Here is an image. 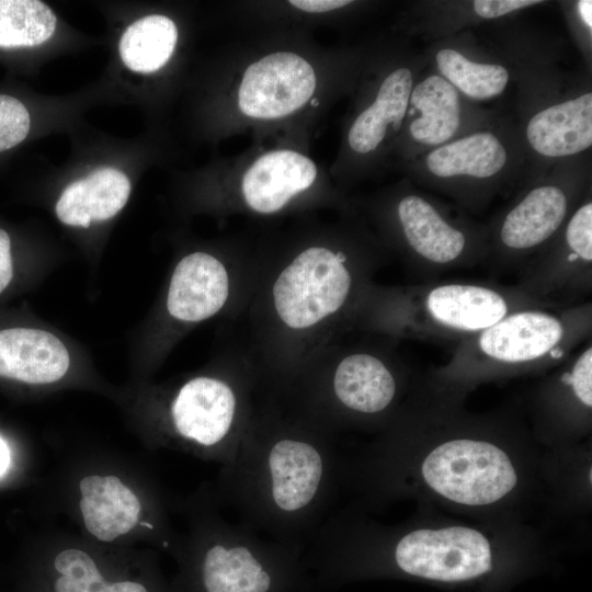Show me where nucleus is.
<instances>
[{
	"mask_svg": "<svg viewBox=\"0 0 592 592\" xmlns=\"http://www.w3.org/2000/svg\"><path fill=\"white\" fill-rule=\"evenodd\" d=\"M178 41L174 22L166 15H147L127 27L119 42L125 66L137 72H153L170 59Z\"/></svg>",
	"mask_w": 592,
	"mask_h": 592,
	"instance_id": "5701e85b",
	"label": "nucleus"
},
{
	"mask_svg": "<svg viewBox=\"0 0 592 592\" xmlns=\"http://www.w3.org/2000/svg\"><path fill=\"white\" fill-rule=\"evenodd\" d=\"M55 568L61 574L55 581L56 592H107L109 582L93 559L79 549H66L57 555Z\"/></svg>",
	"mask_w": 592,
	"mask_h": 592,
	"instance_id": "a878e982",
	"label": "nucleus"
},
{
	"mask_svg": "<svg viewBox=\"0 0 592 592\" xmlns=\"http://www.w3.org/2000/svg\"><path fill=\"white\" fill-rule=\"evenodd\" d=\"M591 301L515 310L460 341L437 376L468 380L559 366L591 339Z\"/></svg>",
	"mask_w": 592,
	"mask_h": 592,
	"instance_id": "f03ea898",
	"label": "nucleus"
},
{
	"mask_svg": "<svg viewBox=\"0 0 592 592\" xmlns=\"http://www.w3.org/2000/svg\"><path fill=\"white\" fill-rule=\"evenodd\" d=\"M56 16L37 0H0V47H31L55 32Z\"/></svg>",
	"mask_w": 592,
	"mask_h": 592,
	"instance_id": "393cba45",
	"label": "nucleus"
},
{
	"mask_svg": "<svg viewBox=\"0 0 592 592\" xmlns=\"http://www.w3.org/2000/svg\"><path fill=\"white\" fill-rule=\"evenodd\" d=\"M207 592H267L270 574L249 548L241 545L209 548L203 562Z\"/></svg>",
	"mask_w": 592,
	"mask_h": 592,
	"instance_id": "4be33fe9",
	"label": "nucleus"
},
{
	"mask_svg": "<svg viewBox=\"0 0 592 592\" xmlns=\"http://www.w3.org/2000/svg\"><path fill=\"white\" fill-rule=\"evenodd\" d=\"M371 258L344 248L310 246L275 273L269 306L276 326L305 335L340 320L356 321L372 288Z\"/></svg>",
	"mask_w": 592,
	"mask_h": 592,
	"instance_id": "7ed1b4c3",
	"label": "nucleus"
},
{
	"mask_svg": "<svg viewBox=\"0 0 592 592\" xmlns=\"http://www.w3.org/2000/svg\"><path fill=\"white\" fill-rule=\"evenodd\" d=\"M12 276L11 241L9 235L0 228V293L10 284Z\"/></svg>",
	"mask_w": 592,
	"mask_h": 592,
	"instance_id": "c85d7f7f",
	"label": "nucleus"
},
{
	"mask_svg": "<svg viewBox=\"0 0 592 592\" xmlns=\"http://www.w3.org/2000/svg\"><path fill=\"white\" fill-rule=\"evenodd\" d=\"M395 559L403 572L440 582L467 581L492 569L488 539L465 526L413 531L397 544Z\"/></svg>",
	"mask_w": 592,
	"mask_h": 592,
	"instance_id": "6e6552de",
	"label": "nucleus"
},
{
	"mask_svg": "<svg viewBox=\"0 0 592 592\" xmlns=\"http://www.w3.org/2000/svg\"><path fill=\"white\" fill-rule=\"evenodd\" d=\"M71 366L66 343L41 328L16 327L0 330V376L44 385L60 380Z\"/></svg>",
	"mask_w": 592,
	"mask_h": 592,
	"instance_id": "4468645a",
	"label": "nucleus"
},
{
	"mask_svg": "<svg viewBox=\"0 0 592 592\" xmlns=\"http://www.w3.org/2000/svg\"><path fill=\"white\" fill-rule=\"evenodd\" d=\"M412 88L413 75L407 67H398L385 77L375 100L350 127L348 141L354 152H373L385 140L389 128L399 129L408 112Z\"/></svg>",
	"mask_w": 592,
	"mask_h": 592,
	"instance_id": "a211bd4d",
	"label": "nucleus"
},
{
	"mask_svg": "<svg viewBox=\"0 0 592 592\" xmlns=\"http://www.w3.org/2000/svg\"><path fill=\"white\" fill-rule=\"evenodd\" d=\"M170 413L181 436L212 446L223 441L235 426L237 391L218 376H195L178 390Z\"/></svg>",
	"mask_w": 592,
	"mask_h": 592,
	"instance_id": "f8f14e48",
	"label": "nucleus"
},
{
	"mask_svg": "<svg viewBox=\"0 0 592 592\" xmlns=\"http://www.w3.org/2000/svg\"><path fill=\"white\" fill-rule=\"evenodd\" d=\"M80 510L87 530L102 542H112L137 523L140 503L115 476H88L80 481Z\"/></svg>",
	"mask_w": 592,
	"mask_h": 592,
	"instance_id": "6ab92c4d",
	"label": "nucleus"
},
{
	"mask_svg": "<svg viewBox=\"0 0 592 592\" xmlns=\"http://www.w3.org/2000/svg\"><path fill=\"white\" fill-rule=\"evenodd\" d=\"M10 449L2 436H0V478L7 473L10 466Z\"/></svg>",
	"mask_w": 592,
	"mask_h": 592,
	"instance_id": "473e14b6",
	"label": "nucleus"
},
{
	"mask_svg": "<svg viewBox=\"0 0 592 592\" xmlns=\"http://www.w3.org/2000/svg\"><path fill=\"white\" fill-rule=\"evenodd\" d=\"M421 473L426 485L458 504L479 506L501 500L517 482L505 452L488 441L453 439L434 447Z\"/></svg>",
	"mask_w": 592,
	"mask_h": 592,
	"instance_id": "423d86ee",
	"label": "nucleus"
},
{
	"mask_svg": "<svg viewBox=\"0 0 592 592\" xmlns=\"http://www.w3.org/2000/svg\"><path fill=\"white\" fill-rule=\"evenodd\" d=\"M348 0H292L289 4L309 13L329 12L350 4Z\"/></svg>",
	"mask_w": 592,
	"mask_h": 592,
	"instance_id": "c756f323",
	"label": "nucleus"
},
{
	"mask_svg": "<svg viewBox=\"0 0 592 592\" xmlns=\"http://www.w3.org/2000/svg\"><path fill=\"white\" fill-rule=\"evenodd\" d=\"M516 275L513 285L539 307L566 308L588 301L592 291V202L578 206Z\"/></svg>",
	"mask_w": 592,
	"mask_h": 592,
	"instance_id": "39448f33",
	"label": "nucleus"
},
{
	"mask_svg": "<svg viewBox=\"0 0 592 592\" xmlns=\"http://www.w3.org/2000/svg\"><path fill=\"white\" fill-rule=\"evenodd\" d=\"M398 358L387 346L361 344L342 351L331 373L333 397L358 414L386 411L398 394Z\"/></svg>",
	"mask_w": 592,
	"mask_h": 592,
	"instance_id": "9d476101",
	"label": "nucleus"
},
{
	"mask_svg": "<svg viewBox=\"0 0 592 592\" xmlns=\"http://www.w3.org/2000/svg\"><path fill=\"white\" fill-rule=\"evenodd\" d=\"M571 204V195L557 184H540L526 192L488 234V269L494 274L517 273L562 228Z\"/></svg>",
	"mask_w": 592,
	"mask_h": 592,
	"instance_id": "0eeeda50",
	"label": "nucleus"
},
{
	"mask_svg": "<svg viewBox=\"0 0 592 592\" xmlns=\"http://www.w3.org/2000/svg\"><path fill=\"white\" fill-rule=\"evenodd\" d=\"M392 224L402 260L423 282L487 260L488 234L454 219L421 194L407 193L396 201Z\"/></svg>",
	"mask_w": 592,
	"mask_h": 592,
	"instance_id": "20e7f679",
	"label": "nucleus"
},
{
	"mask_svg": "<svg viewBox=\"0 0 592 592\" xmlns=\"http://www.w3.org/2000/svg\"><path fill=\"white\" fill-rule=\"evenodd\" d=\"M129 194L130 183L123 172L101 168L69 184L59 196L55 212L61 223L88 228L93 221L114 217Z\"/></svg>",
	"mask_w": 592,
	"mask_h": 592,
	"instance_id": "f3484780",
	"label": "nucleus"
},
{
	"mask_svg": "<svg viewBox=\"0 0 592 592\" xmlns=\"http://www.w3.org/2000/svg\"><path fill=\"white\" fill-rule=\"evenodd\" d=\"M229 267L205 251L184 255L174 266L164 299V311L175 325L190 326L223 311L231 296Z\"/></svg>",
	"mask_w": 592,
	"mask_h": 592,
	"instance_id": "9b49d317",
	"label": "nucleus"
},
{
	"mask_svg": "<svg viewBox=\"0 0 592 592\" xmlns=\"http://www.w3.org/2000/svg\"><path fill=\"white\" fill-rule=\"evenodd\" d=\"M267 469L274 505L283 512L294 513L314 500L321 483L323 462L312 444L287 437L273 444Z\"/></svg>",
	"mask_w": 592,
	"mask_h": 592,
	"instance_id": "2eb2a0df",
	"label": "nucleus"
},
{
	"mask_svg": "<svg viewBox=\"0 0 592 592\" xmlns=\"http://www.w3.org/2000/svg\"><path fill=\"white\" fill-rule=\"evenodd\" d=\"M408 107L413 115L408 130L418 144L440 147L459 128L457 90L440 75H431L412 88Z\"/></svg>",
	"mask_w": 592,
	"mask_h": 592,
	"instance_id": "aec40b11",
	"label": "nucleus"
},
{
	"mask_svg": "<svg viewBox=\"0 0 592 592\" xmlns=\"http://www.w3.org/2000/svg\"><path fill=\"white\" fill-rule=\"evenodd\" d=\"M530 307L539 306L514 285L431 281L394 288L372 286L356 321L392 338L459 343Z\"/></svg>",
	"mask_w": 592,
	"mask_h": 592,
	"instance_id": "f257e3e1",
	"label": "nucleus"
},
{
	"mask_svg": "<svg viewBox=\"0 0 592 592\" xmlns=\"http://www.w3.org/2000/svg\"><path fill=\"white\" fill-rule=\"evenodd\" d=\"M530 146L539 155L560 158L592 145V93L551 104L535 113L526 125Z\"/></svg>",
	"mask_w": 592,
	"mask_h": 592,
	"instance_id": "dca6fc26",
	"label": "nucleus"
},
{
	"mask_svg": "<svg viewBox=\"0 0 592 592\" xmlns=\"http://www.w3.org/2000/svg\"><path fill=\"white\" fill-rule=\"evenodd\" d=\"M315 89L316 73L305 58L292 52H276L244 70L238 106L252 118H282L303 107Z\"/></svg>",
	"mask_w": 592,
	"mask_h": 592,
	"instance_id": "1a4fd4ad",
	"label": "nucleus"
},
{
	"mask_svg": "<svg viewBox=\"0 0 592 592\" xmlns=\"http://www.w3.org/2000/svg\"><path fill=\"white\" fill-rule=\"evenodd\" d=\"M578 12L580 15V19L584 23V25L589 29V31L592 30V1L591 0H580L577 3Z\"/></svg>",
	"mask_w": 592,
	"mask_h": 592,
	"instance_id": "2f4dec72",
	"label": "nucleus"
},
{
	"mask_svg": "<svg viewBox=\"0 0 592 592\" xmlns=\"http://www.w3.org/2000/svg\"><path fill=\"white\" fill-rule=\"evenodd\" d=\"M542 3L537 0H476L474 10L476 14L483 19H496L514 11Z\"/></svg>",
	"mask_w": 592,
	"mask_h": 592,
	"instance_id": "cd10ccee",
	"label": "nucleus"
},
{
	"mask_svg": "<svg viewBox=\"0 0 592 592\" xmlns=\"http://www.w3.org/2000/svg\"><path fill=\"white\" fill-rule=\"evenodd\" d=\"M141 525H145V526H147V527H149V528H152V526H151L149 523H145V522H144V523H141Z\"/></svg>",
	"mask_w": 592,
	"mask_h": 592,
	"instance_id": "72a5a7b5",
	"label": "nucleus"
},
{
	"mask_svg": "<svg viewBox=\"0 0 592 592\" xmlns=\"http://www.w3.org/2000/svg\"><path fill=\"white\" fill-rule=\"evenodd\" d=\"M107 592H147L146 588L137 582L122 581L110 583Z\"/></svg>",
	"mask_w": 592,
	"mask_h": 592,
	"instance_id": "7c9ffc66",
	"label": "nucleus"
},
{
	"mask_svg": "<svg viewBox=\"0 0 592 592\" xmlns=\"http://www.w3.org/2000/svg\"><path fill=\"white\" fill-rule=\"evenodd\" d=\"M435 62L441 77L474 100L496 98L509 82V71L502 65L477 62L453 48L440 49Z\"/></svg>",
	"mask_w": 592,
	"mask_h": 592,
	"instance_id": "b1692460",
	"label": "nucleus"
},
{
	"mask_svg": "<svg viewBox=\"0 0 592 592\" xmlns=\"http://www.w3.org/2000/svg\"><path fill=\"white\" fill-rule=\"evenodd\" d=\"M315 162L298 151L280 149L259 157L241 182L246 205L259 214L283 209L296 195L315 182Z\"/></svg>",
	"mask_w": 592,
	"mask_h": 592,
	"instance_id": "ddd939ff",
	"label": "nucleus"
},
{
	"mask_svg": "<svg viewBox=\"0 0 592 592\" xmlns=\"http://www.w3.org/2000/svg\"><path fill=\"white\" fill-rule=\"evenodd\" d=\"M506 161L508 151L501 140L490 132H478L436 147L426 156L425 166L442 180H487L499 174Z\"/></svg>",
	"mask_w": 592,
	"mask_h": 592,
	"instance_id": "412c9836",
	"label": "nucleus"
},
{
	"mask_svg": "<svg viewBox=\"0 0 592 592\" xmlns=\"http://www.w3.org/2000/svg\"><path fill=\"white\" fill-rule=\"evenodd\" d=\"M30 130V114L21 101L0 94V152L20 144Z\"/></svg>",
	"mask_w": 592,
	"mask_h": 592,
	"instance_id": "bb28decb",
	"label": "nucleus"
}]
</instances>
